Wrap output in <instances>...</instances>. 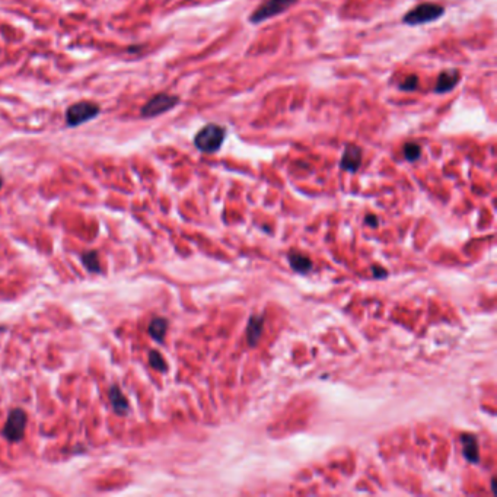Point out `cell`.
I'll use <instances>...</instances> for the list:
<instances>
[{
	"mask_svg": "<svg viewBox=\"0 0 497 497\" xmlns=\"http://www.w3.org/2000/svg\"><path fill=\"white\" fill-rule=\"evenodd\" d=\"M226 137V130L219 124H207L200 130L194 137L195 148L203 153L217 152Z\"/></svg>",
	"mask_w": 497,
	"mask_h": 497,
	"instance_id": "6da1fadb",
	"label": "cell"
},
{
	"mask_svg": "<svg viewBox=\"0 0 497 497\" xmlns=\"http://www.w3.org/2000/svg\"><path fill=\"white\" fill-rule=\"evenodd\" d=\"M443 13H445V7L437 3H421L415 6L414 9H411L403 18V22L410 26L423 25V23H429V22L439 19Z\"/></svg>",
	"mask_w": 497,
	"mask_h": 497,
	"instance_id": "7a4b0ae2",
	"label": "cell"
},
{
	"mask_svg": "<svg viewBox=\"0 0 497 497\" xmlns=\"http://www.w3.org/2000/svg\"><path fill=\"white\" fill-rule=\"evenodd\" d=\"M99 105L89 102V101H81L73 105H70L66 111V123L70 127H76L79 124H83L89 120L95 118L99 114Z\"/></svg>",
	"mask_w": 497,
	"mask_h": 497,
	"instance_id": "3957f363",
	"label": "cell"
},
{
	"mask_svg": "<svg viewBox=\"0 0 497 497\" xmlns=\"http://www.w3.org/2000/svg\"><path fill=\"white\" fill-rule=\"evenodd\" d=\"M298 0H267L262 3L259 7H257L252 15L249 16V22L252 23H259V22L267 21L276 15H280L286 12L289 7H292Z\"/></svg>",
	"mask_w": 497,
	"mask_h": 497,
	"instance_id": "277c9868",
	"label": "cell"
},
{
	"mask_svg": "<svg viewBox=\"0 0 497 497\" xmlns=\"http://www.w3.org/2000/svg\"><path fill=\"white\" fill-rule=\"evenodd\" d=\"M28 417L26 413L21 409H13L9 413L7 421L3 429V436L9 442H21L25 434V426H26Z\"/></svg>",
	"mask_w": 497,
	"mask_h": 497,
	"instance_id": "5b68a950",
	"label": "cell"
},
{
	"mask_svg": "<svg viewBox=\"0 0 497 497\" xmlns=\"http://www.w3.org/2000/svg\"><path fill=\"white\" fill-rule=\"evenodd\" d=\"M179 102V98L175 95H168V93H158L153 98H151L146 105L142 109V115L145 118H151L161 115L169 109H172L176 104Z\"/></svg>",
	"mask_w": 497,
	"mask_h": 497,
	"instance_id": "8992f818",
	"label": "cell"
},
{
	"mask_svg": "<svg viewBox=\"0 0 497 497\" xmlns=\"http://www.w3.org/2000/svg\"><path fill=\"white\" fill-rule=\"evenodd\" d=\"M362 158H363V155H362V149L359 146L347 145L344 153L341 156V161H340V166L344 171L356 172L362 165Z\"/></svg>",
	"mask_w": 497,
	"mask_h": 497,
	"instance_id": "52a82bcc",
	"label": "cell"
},
{
	"mask_svg": "<svg viewBox=\"0 0 497 497\" xmlns=\"http://www.w3.org/2000/svg\"><path fill=\"white\" fill-rule=\"evenodd\" d=\"M461 79V75L458 70H443L439 78H437V82H436V86H434V93H446V92H451L452 89H455V86L458 85Z\"/></svg>",
	"mask_w": 497,
	"mask_h": 497,
	"instance_id": "ba28073f",
	"label": "cell"
},
{
	"mask_svg": "<svg viewBox=\"0 0 497 497\" xmlns=\"http://www.w3.org/2000/svg\"><path fill=\"white\" fill-rule=\"evenodd\" d=\"M459 440H461V445H462L464 456H465L471 464L478 462V459H480V452H478V440H477L476 436H474V434H470V433H464V434H461Z\"/></svg>",
	"mask_w": 497,
	"mask_h": 497,
	"instance_id": "9c48e42d",
	"label": "cell"
},
{
	"mask_svg": "<svg viewBox=\"0 0 497 497\" xmlns=\"http://www.w3.org/2000/svg\"><path fill=\"white\" fill-rule=\"evenodd\" d=\"M109 403L112 406L114 411L120 415H124L129 413V401L124 397V394L121 392V389L118 387H111L108 392Z\"/></svg>",
	"mask_w": 497,
	"mask_h": 497,
	"instance_id": "30bf717a",
	"label": "cell"
},
{
	"mask_svg": "<svg viewBox=\"0 0 497 497\" xmlns=\"http://www.w3.org/2000/svg\"><path fill=\"white\" fill-rule=\"evenodd\" d=\"M289 262H290V267L298 271V273H308L311 268H312V261L308 258L306 255H303L301 252H292L289 254Z\"/></svg>",
	"mask_w": 497,
	"mask_h": 497,
	"instance_id": "8fae6325",
	"label": "cell"
},
{
	"mask_svg": "<svg viewBox=\"0 0 497 497\" xmlns=\"http://www.w3.org/2000/svg\"><path fill=\"white\" fill-rule=\"evenodd\" d=\"M166 330H168V321L165 318H155V320H152V323L149 324V334H151V337L153 340L159 341V343L164 341Z\"/></svg>",
	"mask_w": 497,
	"mask_h": 497,
	"instance_id": "7c38bea8",
	"label": "cell"
},
{
	"mask_svg": "<svg viewBox=\"0 0 497 497\" xmlns=\"http://www.w3.org/2000/svg\"><path fill=\"white\" fill-rule=\"evenodd\" d=\"M262 323H264V318L262 317H257V315L251 317V320H249V324H248V343L251 346H254L258 341L261 331H262Z\"/></svg>",
	"mask_w": 497,
	"mask_h": 497,
	"instance_id": "4fadbf2b",
	"label": "cell"
},
{
	"mask_svg": "<svg viewBox=\"0 0 497 497\" xmlns=\"http://www.w3.org/2000/svg\"><path fill=\"white\" fill-rule=\"evenodd\" d=\"M82 261H83V265L86 267L89 271H92V273H99L101 271L99 258H98V254L95 251H89L86 254H83L82 255Z\"/></svg>",
	"mask_w": 497,
	"mask_h": 497,
	"instance_id": "5bb4252c",
	"label": "cell"
},
{
	"mask_svg": "<svg viewBox=\"0 0 497 497\" xmlns=\"http://www.w3.org/2000/svg\"><path fill=\"white\" fill-rule=\"evenodd\" d=\"M404 156L409 162H414L421 156V146L417 143H406L404 145Z\"/></svg>",
	"mask_w": 497,
	"mask_h": 497,
	"instance_id": "9a60e30c",
	"label": "cell"
},
{
	"mask_svg": "<svg viewBox=\"0 0 497 497\" xmlns=\"http://www.w3.org/2000/svg\"><path fill=\"white\" fill-rule=\"evenodd\" d=\"M149 363H151L152 368L156 369V370H161V372L166 370V363H165L164 357L156 350H152L149 353Z\"/></svg>",
	"mask_w": 497,
	"mask_h": 497,
	"instance_id": "2e32d148",
	"label": "cell"
},
{
	"mask_svg": "<svg viewBox=\"0 0 497 497\" xmlns=\"http://www.w3.org/2000/svg\"><path fill=\"white\" fill-rule=\"evenodd\" d=\"M418 86V78L415 75H410L407 79H404L400 85V89L401 90H407V92H411V90H415Z\"/></svg>",
	"mask_w": 497,
	"mask_h": 497,
	"instance_id": "e0dca14e",
	"label": "cell"
},
{
	"mask_svg": "<svg viewBox=\"0 0 497 497\" xmlns=\"http://www.w3.org/2000/svg\"><path fill=\"white\" fill-rule=\"evenodd\" d=\"M373 274H375V277H385L387 276V271L384 270V268H378V267H373Z\"/></svg>",
	"mask_w": 497,
	"mask_h": 497,
	"instance_id": "ac0fdd59",
	"label": "cell"
},
{
	"mask_svg": "<svg viewBox=\"0 0 497 497\" xmlns=\"http://www.w3.org/2000/svg\"><path fill=\"white\" fill-rule=\"evenodd\" d=\"M366 223L370 225L372 228H376V226H378V219L373 216V215H368V216H366Z\"/></svg>",
	"mask_w": 497,
	"mask_h": 497,
	"instance_id": "d6986e66",
	"label": "cell"
},
{
	"mask_svg": "<svg viewBox=\"0 0 497 497\" xmlns=\"http://www.w3.org/2000/svg\"><path fill=\"white\" fill-rule=\"evenodd\" d=\"M1 184H3V179H1V175H0V187H1Z\"/></svg>",
	"mask_w": 497,
	"mask_h": 497,
	"instance_id": "ffe728a7",
	"label": "cell"
}]
</instances>
